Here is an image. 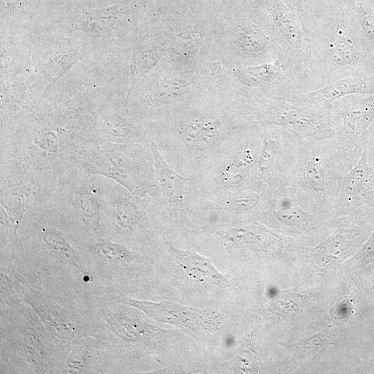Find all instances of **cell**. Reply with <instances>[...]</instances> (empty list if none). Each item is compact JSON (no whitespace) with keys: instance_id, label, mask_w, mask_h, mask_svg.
Returning a JSON list of instances; mask_svg holds the SVG:
<instances>
[{"instance_id":"6da1fadb","label":"cell","mask_w":374,"mask_h":374,"mask_svg":"<svg viewBox=\"0 0 374 374\" xmlns=\"http://www.w3.org/2000/svg\"><path fill=\"white\" fill-rule=\"evenodd\" d=\"M299 15L308 43L309 92L346 77L374 75V45L348 0H307Z\"/></svg>"},{"instance_id":"7a4b0ae2","label":"cell","mask_w":374,"mask_h":374,"mask_svg":"<svg viewBox=\"0 0 374 374\" xmlns=\"http://www.w3.org/2000/svg\"><path fill=\"white\" fill-rule=\"evenodd\" d=\"M172 125L154 140L164 159L190 179L225 143L253 123L242 111L230 116H185Z\"/></svg>"},{"instance_id":"3957f363","label":"cell","mask_w":374,"mask_h":374,"mask_svg":"<svg viewBox=\"0 0 374 374\" xmlns=\"http://www.w3.org/2000/svg\"><path fill=\"white\" fill-rule=\"evenodd\" d=\"M260 148L258 124L240 131L188 180L185 199L218 197L262 181L257 170Z\"/></svg>"},{"instance_id":"277c9868","label":"cell","mask_w":374,"mask_h":374,"mask_svg":"<svg viewBox=\"0 0 374 374\" xmlns=\"http://www.w3.org/2000/svg\"><path fill=\"white\" fill-rule=\"evenodd\" d=\"M363 150L348 148L335 136L300 137L291 184L333 213L344 177Z\"/></svg>"},{"instance_id":"5b68a950","label":"cell","mask_w":374,"mask_h":374,"mask_svg":"<svg viewBox=\"0 0 374 374\" xmlns=\"http://www.w3.org/2000/svg\"><path fill=\"white\" fill-rule=\"evenodd\" d=\"M105 41L80 32L64 33L55 30L33 33V100L43 97L75 64Z\"/></svg>"},{"instance_id":"8992f818","label":"cell","mask_w":374,"mask_h":374,"mask_svg":"<svg viewBox=\"0 0 374 374\" xmlns=\"http://www.w3.org/2000/svg\"><path fill=\"white\" fill-rule=\"evenodd\" d=\"M244 107L258 125H274L302 138L317 139L335 136L334 123L328 108L294 98L256 96Z\"/></svg>"},{"instance_id":"52a82bcc","label":"cell","mask_w":374,"mask_h":374,"mask_svg":"<svg viewBox=\"0 0 374 374\" xmlns=\"http://www.w3.org/2000/svg\"><path fill=\"white\" fill-rule=\"evenodd\" d=\"M272 195L270 206L260 217L281 230L311 235L326 230L334 222L333 213L322 209L293 184Z\"/></svg>"},{"instance_id":"ba28073f","label":"cell","mask_w":374,"mask_h":374,"mask_svg":"<svg viewBox=\"0 0 374 374\" xmlns=\"http://www.w3.org/2000/svg\"><path fill=\"white\" fill-rule=\"evenodd\" d=\"M259 125L261 148L258 175L274 195L292 183L300 136L278 125Z\"/></svg>"},{"instance_id":"9c48e42d","label":"cell","mask_w":374,"mask_h":374,"mask_svg":"<svg viewBox=\"0 0 374 374\" xmlns=\"http://www.w3.org/2000/svg\"><path fill=\"white\" fill-rule=\"evenodd\" d=\"M273 195L261 181L251 188L208 198L185 199L187 213H204L208 217L249 220L260 216L270 206Z\"/></svg>"},{"instance_id":"30bf717a","label":"cell","mask_w":374,"mask_h":374,"mask_svg":"<svg viewBox=\"0 0 374 374\" xmlns=\"http://www.w3.org/2000/svg\"><path fill=\"white\" fill-rule=\"evenodd\" d=\"M265 8L282 46L280 58L298 75L307 93L308 43L299 15L280 0H266Z\"/></svg>"},{"instance_id":"8fae6325","label":"cell","mask_w":374,"mask_h":374,"mask_svg":"<svg viewBox=\"0 0 374 374\" xmlns=\"http://www.w3.org/2000/svg\"><path fill=\"white\" fill-rule=\"evenodd\" d=\"M326 107L334 123L335 137L346 147L362 151L366 132L374 121V93L349 95Z\"/></svg>"},{"instance_id":"7c38bea8","label":"cell","mask_w":374,"mask_h":374,"mask_svg":"<svg viewBox=\"0 0 374 374\" xmlns=\"http://www.w3.org/2000/svg\"><path fill=\"white\" fill-rule=\"evenodd\" d=\"M163 203L172 224L183 229L197 230L186 208L185 195L189 180L177 172L163 157L154 139L150 143Z\"/></svg>"},{"instance_id":"4fadbf2b","label":"cell","mask_w":374,"mask_h":374,"mask_svg":"<svg viewBox=\"0 0 374 374\" xmlns=\"http://www.w3.org/2000/svg\"><path fill=\"white\" fill-rule=\"evenodd\" d=\"M120 301L123 303L141 310L154 320L176 326L188 332L209 329L216 323L215 317L209 312L170 301L154 303L134 300L128 297H122Z\"/></svg>"},{"instance_id":"5bb4252c","label":"cell","mask_w":374,"mask_h":374,"mask_svg":"<svg viewBox=\"0 0 374 374\" xmlns=\"http://www.w3.org/2000/svg\"><path fill=\"white\" fill-rule=\"evenodd\" d=\"M371 204H374V169L364 148L358 161L344 177L333 214L347 215Z\"/></svg>"},{"instance_id":"9a60e30c","label":"cell","mask_w":374,"mask_h":374,"mask_svg":"<svg viewBox=\"0 0 374 374\" xmlns=\"http://www.w3.org/2000/svg\"><path fill=\"white\" fill-rule=\"evenodd\" d=\"M123 21L121 10L114 6L80 12L55 30L64 33L80 32L101 41H110L121 38Z\"/></svg>"},{"instance_id":"2e32d148","label":"cell","mask_w":374,"mask_h":374,"mask_svg":"<svg viewBox=\"0 0 374 374\" xmlns=\"http://www.w3.org/2000/svg\"><path fill=\"white\" fill-rule=\"evenodd\" d=\"M96 134L119 143H149L150 132L136 123L121 109L119 98L107 103L98 115Z\"/></svg>"},{"instance_id":"e0dca14e","label":"cell","mask_w":374,"mask_h":374,"mask_svg":"<svg viewBox=\"0 0 374 374\" xmlns=\"http://www.w3.org/2000/svg\"><path fill=\"white\" fill-rule=\"evenodd\" d=\"M373 93H374V75H357L339 79L312 91L291 98L326 107L332 102L344 96Z\"/></svg>"},{"instance_id":"ac0fdd59","label":"cell","mask_w":374,"mask_h":374,"mask_svg":"<svg viewBox=\"0 0 374 374\" xmlns=\"http://www.w3.org/2000/svg\"><path fill=\"white\" fill-rule=\"evenodd\" d=\"M170 251L184 274L199 283L226 287L229 282L215 267L211 260L189 250H183L173 245Z\"/></svg>"},{"instance_id":"d6986e66","label":"cell","mask_w":374,"mask_h":374,"mask_svg":"<svg viewBox=\"0 0 374 374\" xmlns=\"http://www.w3.org/2000/svg\"><path fill=\"white\" fill-rule=\"evenodd\" d=\"M39 0H1V31H32Z\"/></svg>"},{"instance_id":"ffe728a7","label":"cell","mask_w":374,"mask_h":374,"mask_svg":"<svg viewBox=\"0 0 374 374\" xmlns=\"http://www.w3.org/2000/svg\"><path fill=\"white\" fill-rule=\"evenodd\" d=\"M51 332L60 339H69L74 335L75 325L70 314L37 298L29 301Z\"/></svg>"},{"instance_id":"44dd1931","label":"cell","mask_w":374,"mask_h":374,"mask_svg":"<svg viewBox=\"0 0 374 374\" xmlns=\"http://www.w3.org/2000/svg\"><path fill=\"white\" fill-rule=\"evenodd\" d=\"M190 89V85L184 80L165 79L147 90L137 105L147 107L159 106L184 96Z\"/></svg>"},{"instance_id":"7402d4cb","label":"cell","mask_w":374,"mask_h":374,"mask_svg":"<svg viewBox=\"0 0 374 374\" xmlns=\"http://www.w3.org/2000/svg\"><path fill=\"white\" fill-rule=\"evenodd\" d=\"M112 331L118 337L132 341H136L153 335L155 328L143 323L137 319L121 313L111 315L109 319Z\"/></svg>"},{"instance_id":"603a6c76","label":"cell","mask_w":374,"mask_h":374,"mask_svg":"<svg viewBox=\"0 0 374 374\" xmlns=\"http://www.w3.org/2000/svg\"><path fill=\"white\" fill-rule=\"evenodd\" d=\"M200 39L201 35L197 32L184 31L177 34L170 45V58L175 62L190 58L196 51Z\"/></svg>"},{"instance_id":"cb8c5ba5","label":"cell","mask_w":374,"mask_h":374,"mask_svg":"<svg viewBox=\"0 0 374 374\" xmlns=\"http://www.w3.org/2000/svg\"><path fill=\"white\" fill-rule=\"evenodd\" d=\"M42 235L44 242L53 253L65 263L76 265L73 249L59 233L51 228H44Z\"/></svg>"},{"instance_id":"d4e9b609","label":"cell","mask_w":374,"mask_h":374,"mask_svg":"<svg viewBox=\"0 0 374 374\" xmlns=\"http://www.w3.org/2000/svg\"><path fill=\"white\" fill-rule=\"evenodd\" d=\"M78 212L87 223L93 229L98 226L99 205L98 199L91 190L80 189L76 195Z\"/></svg>"},{"instance_id":"484cf974","label":"cell","mask_w":374,"mask_h":374,"mask_svg":"<svg viewBox=\"0 0 374 374\" xmlns=\"http://www.w3.org/2000/svg\"><path fill=\"white\" fill-rule=\"evenodd\" d=\"M366 37L374 45V0H348Z\"/></svg>"},{"instance_id":"4316f807","label":"cell","mask_w":374,"mask_h":374,"mask_svg":"<svg viewBox=\"0 0 374 374\" xmlns=\"http://www.w3.org/2000/svg\"><path fill=\"white\" fill-rule=\"evenodd\" d=\"M94 249L98 256L112 263L130 262L133 258L132 253L124 246L108 240L98 241Z\"/></svg>"},{"instance_id":"83f0119b","label":"cell","mask_w":374,"mask_h":374,"mask_svg":"<svg viewBox=\"0 0 374 374\" xmlns=\"http://www.w3.org/2000/svg\"><path fill=\"white\" fill-rule=\"evenodd\" d=\"M24 344L25 354L30 363L37 367H46L47 357L39 335L33 330L26 332Z\"/></svg>"},{"instance_id":"f1b7e54d","label":"cell","mask_w":374,"mask_h":374,"mask_svg":"<svg viewBox=\"0 0 374 374\" xmlns=\"http://www.w3.org/2000/svg\"><path fill=\"white\" fill-rule=\"evenodd\" d=\"M364 148L366 152L368 161L374 169V121L366 132Z\"/></svg>"},{"instance_id":"f546056e","label":"cell","mask_w":374,"mask_h":374,"mask_svg":"<svg viewBox=\"0 0 374 374\" xmlns=\"http://www.w3.org/2000/svg\"><path fill=\"white\" fill-rule=\"evenodd\" d=\"M358 258L364 265L374 262V231L366 241Z\"/></svg>"},{"instance_id":"4dcf8cb0","label":"cell","mask_w":374,"mask_h":374,"mask_svg":"<svg viewBox=\"0 0 374 374\" xmlns=\"http://www.w3.org/2000/svg\"><path fill=\"white\" fill-rule=\"evenodd\" d=\"M85 358L83 356L73 357L69 362V372L77 373L86 365Z\"/></svg>"},{"instance_id":"1f68e13d","label":"cell","mask_w":374,"mask_h":374,"mask_svg":"<svg viewBox=\"0 0 374 374\" xmlns=\"http://www.w3.org/2000/svg\"><path fill=\"white\" fill-rule=\"evenodd\" d=\"M290 8L297 12L301 13L307 0H280Z\"/></svg>"}]
</instances>
